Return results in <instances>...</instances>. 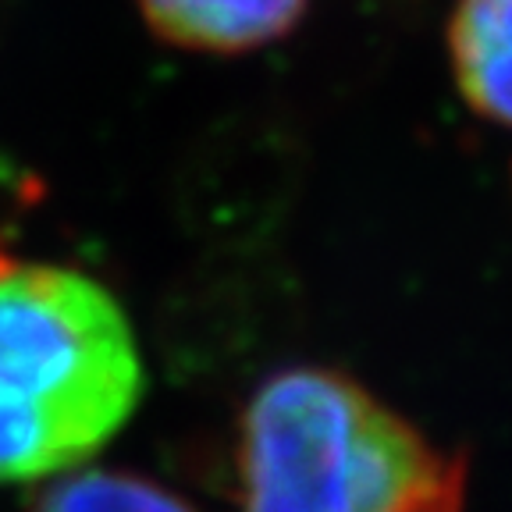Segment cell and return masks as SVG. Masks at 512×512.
<instances>
[{
	"mask_svg": "<svg viewBox=\"0 0 512 512\" xmlns=\"http://www.w3.org/2000/svg\"><path fill=\"white\" fill-rule=\"evenodd\" d=\"M235 512H466L470 456L335 367H281L235 438Z\"/></svg>",
	"mask_w": 512,
	"mask_h": 512,
	"instance_id": "6da1fadb",
	"label": "cell"
},
{
	"mask_svg": "<svg viewBox=\"0 0 512 512\" xmlns=\"http://www.w3.org/2000/svg\"><path fill=\"white\" fill-rule=\"evenodd\" d=\"M143 395L125 310L100 281L0 253V484L79 470Z\"/></svg>",
	"mask_w": 512,
	"mask_h": 512,
	"instance_id": "7a4b0ae2",
	"label": "cell"
},
{
	"mask_svg": "<svg viewBox=\"0 0 512 512\" xmlns=\"http://www.w3.org/2000/svg\"><path fill=\"white\" fill-rule=\"evenodd\" d=\"M146 29L189 54L235 57L281 40L313 0H136Z\"/></svg>",
	"mask_w": 512,
	"mask_h": 512,
	"instance_id": "3957f363",
	"label": "cell"
},
{
	"mask_svg": "<svg viewBox=\"0 0 512 512\" xmlns=\"http://www.w3.org/2000/svg\"><path fill=\"white\" fill-rule=\"evenodd\" d=\"M445 43L466 107L512 128V0H456Z\"/></svg>",
	"mask_w": 512,
	"mask_h": 512,
	"instance_id": "277c9868",
	"label": "cell"
},
{
	"mask_svg": "<svg viewBox=\"0 0 512 512\" xmlns=\"http://www.w3.org/2000/svg\"><path fill=\"white\" fill-rule=\"evenodd\" d=\"M29 512H192V505L143 473L68 470L36 491Z\"/></svg>",
	"mask_w": 512,
	"mask_h": 512,
	"instance_id": "5b68a950",
	"label": "cell"
}]
</instances>
